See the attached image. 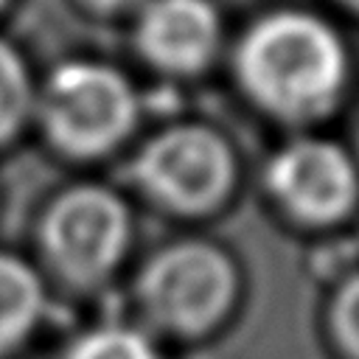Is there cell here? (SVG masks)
Returning <instances> with one entry per match:
<instances>
[{"instance_id":"cell-1","label":"cell","mask_w":359,"mask_h":359,"mask_svg":"<svg viewBox=\"0 0 359 359\" xmlns=\"http://www.w3.org/2000/svg\"><path fill=\"white\" fill-rule=\"evenodd\" d=\"M236 73L261 109L286 121H311L339 101L348 53L323 17L280 8L247 28L236 50Z\"/></svg>"},{"instance_id":"cell-2","label":"cell","mask_w":359,"mask_h":359,"mask_svg":"<svg viewBox=\"0 0 359 359\" xmlns=\"http://www.w3.org/2000/svg\"><path fill=\"white\" fill-rule=\"evenodd\" d=\"M48 143L76 160L112 151L137 121V95L112 65L65 62L50 70L34 98Z\"/></svg>"},{"instance_id":"cell-3","label":"cell","mask_w":359,"mask_h":359,"mask_svg":"<svg viewBox=\"0 0 359 359\" xmlns=\"http://www.w3.org/2000/svg\"><path fill=\"white\" fill-rule=\"evenodd\" d=\"M238 289L233 261L208 241H177L154 252L137 278L143 311L165 331L196 337L213 328Z\"/></svg>"},{"instance_id":"cell-4","label":"cell","mask_w":359,"mask_h":359,"mask_svg":"<svg viewBox=\"0 0 359 359\" xmlns=\"http://www.w3.org/2000/svg\"><path fill=\"white\" fill-rule=\"evenodd\" d=\"M132 216L123 199L101 185H73L45 210L39 244L48 264L70 283L107 278L123 258Z\"/></svg>"},{"instance_id":"cell-5","label":"cell","mask_w":359,"mask_h":359,"mask_svg":"<svg viewBox=\"0 0 359 359\" xmlns=\"http://www.w3.org/2000/svg\"><path fill=\"white\" fill-rule=\"evenodd\" d=\"M132 174L160 205L180 213H202L227 196L236 163L219 132L199 123H180L137 151Z\"/></svg>"},{"instance_id":"cell-6","label":"cell","mask_w":359,"mask_h":359,"mask_svg":"<svg viewBox=\"0 0 359 359\" xmlns=\"http://www.w3.org/2000/svg\"><path fill=\"white\" fill-rule=\"evenodd\" d=\"M275 199L306 224H331L348 216L359 196V174L351 154L325 137H297L266 165Z\"/></svg>"},{"instance_id":"cell-7","label":"cell","mask_w":359,"mask_h":359,"mask_svg":"<svg viewBox=\"0 0 359 359\" xmlns=\"http://www.w3.org/2000/svg\"><path fill=\"white\" fill-rule=\"evenodd\" d=\"M222 22L210 0H146L135 42L146 62L168 73L202 70L219 48Z\"/></svg>"},{"instance_id":"cell-8","label":"cell","mask_w":359,"mask_h":359,"mask_svg":"<svg viewBox=\"0 0 359 359\" xmlns=\"http://www.w3.org/2000/svg\"><path fill=\"white\" fill-rule=\"evenodd\" d=\"M45 314V286L34 266L0 250V356L20 348Z\"/></svg>"},{"instance_id":"cell-9","label":"cell","mask_w":359,"mask_h":359,"mask_svg":"<svg viewBox=\"0 0 359 359\" xmlns=\"http://www.w3.org/2000/svg\"><path fill=\"white\" fill-rule=\"evenodd\" d=\"M34 81L17 48L0 39V146L14 140L34 112Z\"/></svg>"},{"instance_id":"cell-10","label":"cell","mask_w":359,"mask_h":359,"mask_svg":"<svg viewBox=\"0 0 359 359\" xmlns=\"http://www.w3.org/2000/svg\"><path fill=\"white\" fill-rule=\"evenodd\" d=\"M65 359H160L149 337L129 325H98L73 339Z\"/></svg>"},{"instance_id":"cell-11","label":"cell","mask_w":359,"mask_h":359,"mask_svg":"<svg viewBox=\"0 0 359 359\" xmlns=\"http://www.w3.org/2000/svg\"><path fill=\"white\" fill-rule=\"evenodd\" d=\"M331 328L348 356L359 359V275L348 278L331 303Z\"/></svg>"},{"instance_id":"cell-12","label":"cell","mask_w":359,"mask_h":359,"mask_svg":"<svg viewBox=\"0 0 359 359\" xmlns=\"http://www.w3.org/2000/svg\"><path fill=\"white\" fill-rule=\"evenodd\" d=\"M87 6H93V8H98V11H109V14H115V11H129V8H140L146 0H84Z\"/></svg>"},{"instance_id":"cell-13","label":"cell","mask_w":359,"mask_h":359,"mask_svg":"<svg viewBox=\"0 0 359 359\" xmlns=\"http://www.w3.org/2000/svg\"><path fill=\"white\" fill-rule=\"evenodd\" d=\"M8 3H11V0H0V11H3V8L8 6Z\"/></svg>"},{"instance_id":"cell-14","label":"cell","mask_w":359,"mask_h":359,"mask_svg":"<svg viewBox=\"0 0 359 359\" xmlns=\"http://www.w3.org/2000/svg\"><path fill=\"white\" fill-rule=\"evenodd\" d=\"M345 3H351V6H356V8H359V0H345Z\"/></svg>"}]
</instances>
